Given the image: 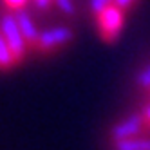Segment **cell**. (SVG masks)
<instances>
[{
    "label": "cell",
    "instance_id": "7c38bea8",
    "mask_svg": "<svg viewBox=\"0 0 150 150\" xmlns=\"http://www.w3.org/2000/svg\"><path fill=\"white\" fill-rule=\"evenodd\" d=\"M141 114H143V117H145V123H146L148 130H150V101H148V100H146V103L141 107Z\"/></svg>",
    "mask_w": 150,
    "mask_h": 150
},
{
    "label": "cell",
    "instance_id": "3957f363",
    "mask_svg": "<svg viewBox=\"0 0 150 150\" xmlns=\"http://www.w3.org/2000/svg\"><path fill=\"white\" fill-rule=\"evenodd\" d=\"M145 134H150L148 127L145 123V117L139 112H134L130 116H127L125 120L117 121L110 127L109 130V136H110V141L116 143V141H123V139H128V137H137V136H145Z\"/></svg>",
    "mask_w": 150,
    "mask_h": 150
},
{
    "label": "cell",
    "instance_id": "277c9868",
    "mask_svg": "<svg viewBox=\"0 0 150 150\" xmlns=\"http://www.w3.org/2000/svg\"><path fill=\"white\" fill-rule=\"evenodd\" d=\"M16 22H18V27L20 31H22V35H24V40H25V44L29 49H36V44H38V36H40V31L35 24V20L33 16H31L25 9H16Z\"/></svg>",
    "mask_w": 150,
    "mask_h": 150
},
{
    "label": "cell",
    "instance_id": "6da1fadb",
    "mask_svg": "<svg viewBox=\"0 0 150 150\" xmlns=\"http://www.w3.org/2000/svg\"><path fill=\"white\" fill-rule=\"evenodd\" d=\"M125 13L121 7H117L116 4H110L109 7L101 11L96 16V25H98L100 36L105 44H114L120 38L121 31L125 27Z\"/></svg>",
    "mask_w": 150,
    "mask_h": 150
},
{
    "label": "cell",
    "instance_id": "5bb4252c",
    "mask_svg": "<svg viewBox=\"0 0 150 150\" xmlns=\"http://www.w3.org/2000/svg\"><path fill=\"white\" fill-rule=\"evenodd\" d=\"M4 2H6V6H9L11 9H22L27 0H4Z\"/></svg>",
    "mask_w": 150,
    "mask_h": 150
},
{
    "label": "cell",
    "instance_id": "5b68a950",
    "mask_svg": "<svg viewBox=\"0 0 150 150\" xmlns=\"http://www.w3.org/2000/svg\"><path fill=\"white\" fill-rule=\"evenodd\" d=\"M112 150H150V136H137V137H128L123 141L112 143Z\"/></svg>",
    "mask_w": 150,
    "mask_h": 150
},
{
    "label": "cell",
    "instance_id": "9c48e42d",
    "mask_svg": "<svg viewBox=\"0 0 150 150\" xmlns=\"http://www.w3.org/2000/svg\"><path fill=\"white\" fill-rule=\"evenodd\" d=\"M110 4H114V0H91V13L96 18L101 11H105Z\"/></svg>",
    "mask_w": 150,
    "mask_h": 150
},
{
    "label": "cell",
    "instance_id": "7a4b0ae2",
    "mask_svg": "<svg viewBox=\"0 0 150 150\" xmlns=\"http://www.w3.org/2000/svg\"><path fill=\"white\" fill-rule=\"evenodd\" d=\"M0 31L7 42L9 49L13 51V56L16 60V63H22L24 58H25V52H27V44L24 40V35L18 27V22H16V16L15 15H4L0 18Z\"/></svg>",
    "mask_w": 150,
    "mask_h": 150
},
{
    "label": "cell",
    "instance_id": "ba28073f",
    "mask_svg": "<svg viewBox=\"0 0 150 150\" xmlns=\"http://www.w3.org/2000/svg\"><path fill=\"white\" fill-rule=\"evenodd\" d=\"M134 83H136L137 91H141V92H145V94L150 91V60L137 71L136 78H134Z\"/></svg>",
    "mask_w": 150,
    "mask_h": 150
},
{
    "label": "cell",
    "instance_id": "8992f818",
    "mask_svg": "<svg viewBox=\"0 0 150 150\" xmlns=\"http://www.w3.org/2000/svg\"><path fill=\"white\" fill-rule=\"evenodd\" d=\"M51 33L52 38H54V44L56 47H67L71 42L74 40V31L67 25H56V27H51Z\"/></svg>",
    "mask_w": 150,
    "mask_h": 150
},
{
    "label": "cell",
    "instance_id": "8fae6325",
    "mask_svg": "<svg viewBox=\"0 0 150 150\" xmlns=\"http://www.w3.org/2000/svg\"><path fill=\"white\" fill-rule=\"evenodd\" d=\"M137 2H139V0H114V4H116L117 7H121L123 11H128V9H132Z\"/></svg>",
    "mask_w": 150,
    "mask_h": 150
},
{
    "label": "cell",
    "instance_id": "9a60e30c",
    "mask_svg": "<svg viewBox=\"0 0 150 150\" xmlns=\"http://www.w3.org/2000/svg\"><path fill=\"white\" fill-rule=\"evenodd\" d=\"M146 100H148V101H150V91H148V92H146Z\"/></svg>",
    "mask_w": 150,
    "mask_h": 150
},
{
    "label": "cell",
    "instance_id": "4fadbf2b",
    "mask_svg": "<svg viewBox=\"0 0 150 150\" xmlns=\"http://www.w3.org/2000/svg\"><path fill=\"white\" fill-rule=\"evenodd\" d=\"M52 2H54V0H35V6H36V9H40V11H47V9L52 6Z\"/></svg>",
    "mask_w": 150,
    "mask_h": 150
},
{
    "label": "cell",
    "instance_id": "30bf717a",
    "mask_svg": "<svg viewBox=\"0 0 150 150\" xmlns=\"http://www.w3.org/2000/svg\"><path fill=\"white\" fill-rule=\"evenodd\" d=\"M54 4L60 7V11L67 16H74V13H76V6H74L72 0H54Z\"/></svg>",
    "mask_w": 150,
    "mask_h": 150
},
{
    "label": "cell",
    "instance_id": "52a82bcc",
    "mask_svg": "<svg viewBox=\"0 0 150 150\" xmlns=\"http://www.w3.org/2000/svg\"><path fill=\"white\" fill-rule=\"evenodd\" d=\"M15 65H16V60L13 56V51L9 49L2 31H0V71H9Z\"/></svg>",
    "mask_w": 150,
    "mask_h": 150
}]
</instances>
